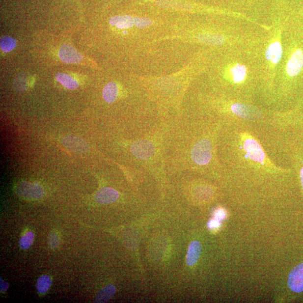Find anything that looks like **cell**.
Masks as SVG:
<instances>
[{
    "label": "cell",
    "instance_id": "9",
    "mask_svg": "<svg viewBox=\"0 0 303 303\" xmlns=\"http://www.w3.org/2000/svg\"><path fill=\"white\" fill-rule=\"evenodd\" d=\"M119 196L116 190L111 188H104L97 192L96 200L101 204H110L115 202Z\"/></svg>",
    "mask_w": 303,
    "mask_h": 303
},
{
    "label": "cell",
    "instance_id": "1",
    "mask_svg": "<svg viewBox=\"0 0 303 303\" xmlns=\"http://www.w3.org/2000/svg\"><path fill=\"white\" fill-rule=\"evenodd\" d=\"M255 50L227 49L221 71L225 96L254 101L260 93L261 74Z\"/></svg>",
    "mask_w": 303,
    "mask_h": 303
},
{
    "label": "cell",
    "instance_id": "17",
    "mask_svg": "<svg viewBox=\"0 0 303 303\" xmlns=\"http://www.w3.org/2000/svg\"><path fill=\"white\" fill-rule=\"evenodd\" d=\"M34 241V234L33 232H28L26 234L23 235L20 239L19 245L23 249L29 248Z\"/></svg>",
    "mask_w": 303,
    "mask_h": 303
},
{
    "label": "cell",
    "instance_id": "2",
    "mask_svg": "<svg viewBox=\"0 0 303 303\" xmlns=\"http://www.w3.org/2000/svg\"><path fill=\"white\" fill-rule=\"evenodd\" d=\"M287 21L278 14L274 16L255 50L261 79L259 94L271 104H274L275 81L284 53L283 33Z\"/></svg>",
    "mask_w": 303,
    "mask_h": 303
},
{
    "label": "cell",
    "instance_id": "23",
    "mask_svg": "<svg viewBox=\"0 0 303 303\" xmlns=\"http://www.w3.org/2000/svg\"><path fill=\"white\" fill-rule=\"evenodd\" d=\"M299 130H300V131L301 132V133H302V135L303 136V124L300 126V127L298 128Z\"/></svg>",
    "mask_w": 303,
    "mask_h": 303
},
{
    "label": "cell",
    "instance_id": "13",
    "mask_svg": "<svg viewBox=\"0 0 303 303\" xmlns=\"http://www.w3.org/2000/svg\"><path fill=\"white\" fill-rule=\"evenodd\" d=\"M115 292L116 288L115 286L112 285H108L97 294L94 302L101 303L108 302L111 300Z\"/></svg>",
    "mask_w": 303,
    "mask_h": 303
},
{
    "label": "cell",
    "instance_id": "12",
    "mask_svg": "<svg viewBox=\"0 0 303 303\" xmlns=\"http://www.w3.org/2000/svg\"><path fill=\"white\" fill-rule=\"evenodd\" d=\"M118 94V87L115 83L110 82L106 84L103 90V98L109 104H111L116 99Z\"/></svg>",
    "mask_w": 303,
    "mask_h": 303
},
{
    "label": "cell",
    "instance_id": "5",
    "mask_svg": "<svg viewBox=\"0 0 303 303\" xmlns=\"http://www.w3.org/2000/svg\"><path fill=\"white\" fill-rule=\"evenodd\" d=\"M131 151L137 158L148 160L154 154L155 147L150 141L139 140L132 144Z\"/></svg>",
    "mask_w": 303,
    "mask_h": 303
},
{
    "label": "cell",
    "instance_id": "14",
    "mask_svg": "<svg viewBox=\"0 0 303 303\" xmlns=\"http://www.w3.org/2000/svg\"><path fill=\"white\" fill-rule=\"evenodd\" d=\"M56 80L65 88L70 90H75L79 87L78 82L69 75L64 73H57Z\"/></svg>",
    "mask_w": 303,
    "mask_h": 303
},
{
    "label": "cell",
    "instance_id": "7",
    "mask_svg": "<svg viewBox=\"0 0 303 303\" xmlns=\"http://www.w3.org/2000/svg\"><path fill=\"white\" fill-rule=\"evenodd\" d=\"M58 56L60 60L67 64H76L80 62L83 58L82 55L73 46L64 45L58 51Z\"/></svg>",
    "mask_w": 303,
    "mask_h": 303
},
{
    "label": "cell",
    "instance_id": "21",
    "mask_svg": "<svg viewBox=\"0 0 303 303\" xmlns=\"http://www.w3.org/2000/svg\"><path fill=\"white\" fill-rule=\"evenodd\" d=\"M220 225H221V222L216 219L211 220L208 223V226L211 229H216L220 227Z\"/></svg>",
    "mask_w": 303,
    "mask_h": 303
},
{
    "label": "cell",
    "instance_id": "19",
    "mask_svg": "<svg viewBox=\"0 0 303 303\" xmlns=\"http://www.w3.org/2000/svg\"><path fill=\"white\" fill-rule=\"evenodd\" d=\"M60 245V238L56 233H51L49 237V245L51 249L57 248Z\"/></svg>",
    "mask_w": 303,
    "mask_h": 303
},
{
    "label": "cell",
    "instance_id": "20",
    "mask_svg": "<svg viewBox=\"0 0 303 303\" xmlns=\"http://www.w3.org/2000/svg\"><path fill=\"white\" fill-rule=\"evenodd\" d=\"M226 214L225 212L224 211L222 208H220V209L216 211L215 212V219L219 220V221H221V220H223L225 218Z\"/></svg>",
    "mask_w": 303,
    "mask_h": 303
},
{
    "label": "cell",
    "instance_id": "8",
    "mask_svg": "<svg viewBox=\"0 0 303 303\" xmlns=\"http://www.w3.org/2000/svg\"><path fill=\"white\" fill-rule=\"evenodd\" d=\"M63 145L71 151L84 153L88 150V145L80 138L68 136L62 140Z\"/></svg>",
    "mask_w": 303,
    "mask_h": 303
},
{
    "label": "cell",
    "instance_id": "15",
    "mask_svg": "<svg viewBox=\"0 0 303 303\" xmlns=\"http://www.w3.org/2000/svg\"><path fill=\"white\" fill-rule=\"evenodd\" d=\"M52 284L51 278L47 275H42L38 279L37 282V289L40 294H45L47 292Z\"/></svg>",
    "mask_w": 303,
    "mask_h": 303
},
{
    "label": "cell",
    "instance_id": "10",
    "mask_svg": "<svg viewBox=\"0 0 303 303\" xmlns=\"http://www.w3.org/2000/svg\"><path fill=\"white\" fill-rule=\"evenodd\" d=\"M201 253V245L198 241H194L191 243L189 247L187 255V263L189 266H193L198 261Z\"/></svg>",
    "mask_w": 303,
    "mask_h": 303
},
{
    "label": "cell",
    "instance_id": "4",
    "mask_svg": "<svg viewBox=\"0 0 303 303\" xmlns=\"http://www.w3.org/2000/svg\"><path fill=\"white\" fill-rule=\"evenodd\" d=\"M17 194L27 199L37 200L44 195L43 188L38 184L27 182L19 183L16 188Z\"/></svg>",
    "mask_w": 303,
    "mask_h": 303
},
{
    "label": "cell",
    "instance_id": "6",
    "mask_svg": "<svg viewBox=\"0 0 303 303\" xmlns=\"http://www.w3.org/2000/svg\"><path fill=\"white\" fill-rule=\"evenodd\" d=\"M288 285L294 292H303V263L298 265L289 274Z\"/></svg>",
    "mask_w": 303,
    "mask_h": 303
},
{
    "label": "cell",
    "instance_id": "16",
    "mask_svg": "<svg viewBox=\"0 0 303 303\" xmlns=\"http://www.w3.org/2000/svg\"><path fill=\"white\" fill-rule=\"evenodd\" d=\"M0 46L3 52L9 53L17 46V41L13 38L5 35L1 37V41H0Z\"/></svg>",
    "mask_w": 303,
    "mask_h": 303
},
{
    "label": "cell",
    "instance_id": "18",
    "mask_svg": "<svg viewBox=\"0 0 303 303\" xmlns=\"http://www.w3.org/2000/svg\"><path fill=\"white\" fill-rule=\"evenodd\" d=\"M134 23L135 25L139 28H144L150 26L152 25V22L151 19L145 18H134Z\"/></svg>",
    "mask_w": 303,
    "mask_h": 303
},
{
    "label": "cell",
    "instance_id": "3",
    "mask_svg": "<svg viewBox=\"0 0 303 303\" xmlns=\"http://www.w3.org/2000/svg\"><path fill=\"white\" fill-rule=\"evenodd\" d=\"M213 149L212 141L208 138L199 140L192 149L193 161L199 166H207L210 164L213 157Z\"/></svg>",
    "mask_w": 303,
    "mask_h": 303
},
{
    "label": "cell",
    "instance_id": "11",
    "mask_svg": "<svg viewBox=\"0 0 303 303\" xmlns=\"http://www.w3.org/2000/svg\"><path fill=\"white\" fill-rule=\"evenodd\" d=\"M110 23L120 29L129 28L135 25L134 18L130 15L115 16L110 19Z\"/></svg>",
    "mask_w": 303,
    "mask_h": 303
},
{
    "label": "cell",
    "instance_id": "22",
    "mask_svg": "<svg viewBox=\"0 0 303 303\" xmlns=\"http://www.w3.org/2000/svg\"><path fill=\"white\" fill-rule=\"evenodd\" d=\"M0 290H1V292L4 293L7 290L8 288H9V285H8L7 283L3 281L1 278V284H0Z\"/></svg>",
    "mask_w": 303,
    "mask_h": 303
}]
</instances>
